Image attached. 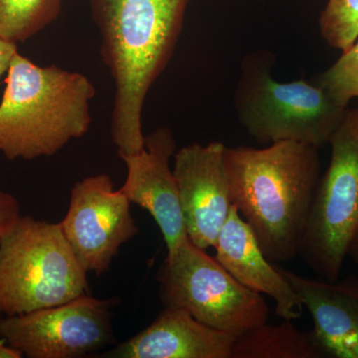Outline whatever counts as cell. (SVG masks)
Returning a JSON list of instances; mask_svg holds the SVG:
<instances>
[{"label": "cell", "mask_w": 358, "mask_h": 358, "mask_svg": "<svg viewBox=\"0 0 358 358\" xmlns=\"http://www.w3.org/2000/svg\"><path fill=\"white\" fill-rule=\"evenodd\" d=\"M189 0H91L101 53L115 85L110 134L119 157L145 147L143 110L166 67Z\"/></svg>", "instance_id": "cell-1"}, {"label": "cell", "mask_w": 358, "mask_h": 358, "mask_svg": "<svg viewBox=\"0 0 358 358\" xmlns=\"http://www.w3.org/2000/svg\"><path fill=\"white\" fill-rule=\"evenodd\" d=\"M224 166L231 202L265 256L272 263L296 258L320 178L319 148L293 141L226 147Z\"/></svg>", "instance_id": "cell-2"}, {"label": "cell", "mask_w": 358, "mask_h": 358, "mask_svg": "<svg viewBox=\"0 0 358 358\" xmlns=\"http://www.w3.org/2000/svg\"><path fill=\"white\" fill-rule=\"evenodd\" d=\"M0 103V152L10 160L51 157L88 133L96 89L81 73L42 67L16 52Z\"/></svg>", "instance_id": "cell-3"}, {"label": "cell", "mask_w": 358, "mask_h": 358, "mask_svg": "<svg viewBox=\"0 0 358 358\" xmlns=\"http://www.w3.org/2000/svg\"><path fill=\"white\" fill-rule=\"evenodd\" d=\"M87 274L60 223L20 216L0 240V317L55 307L89 294Z\"/></svg>", "instance_id": "cell-4"}, {"label": "cell", "mask_w": 358, "mask_h": 358, "mask_svg": "<svg viewBox=\"0 0 358 358\" xmlns=\"http://www.w3.org/2000/svg\"><path fill=\"white\" fill-rule=\"evenodd\" d=\"M238 120L247 133L264 145L293 141L320 148L345 117L339 105L315 82H280L265 59L244 61L235 92Z\"/></svg>", "instance_id": "cell-5"}, {"label": "cell", "mask_w": 358, "mask_h": 358, "mask_svg": "<svg viewBox=\"0 0 358 358\" xmlns=\"http://www.w3.org/2000/svg\"><path fill=\"white\" fill-rule=\"evenodd\" d=\"M160 300L212 329L239 336L268 320L262 294L240 284L186 237L167 253L159 274Z\"/></svg>", "instance_id": "cell-6"}, {"label": "cell", "mask_w": 358, "mask_h": 358, "mask_svg": "<svg viewBox=\"0 0 358 358\" xmlns=\"http://www.w3.org/2000/svg\"><path fill=\"white\" fill-rule=\"evenodd\" d=\"M329 143L331 162L315 188L299 256L336 282L358 227V109L346 110Z\"/></svg>", "instance_id": "cell-7"}, {"label": "cell", "mask_w": 358, "mask_h": 358, "mask_svg": "<svg viewBox=\"0 0 358 358\" xmlns=\"http://www.w3.org/2000/svg\"><path fill=\"white\" fill-rule=\"evenodd\" d=\"M117 299L85 294L74 300L0 319V338L29 358L88 357L114 345L112 308Z\"/></svg>", "instance_id": "cell-8"}, {"label": "cell", "mask_w": 358, "mask_h": 358, "mask_svg": "<svg viewBox=\"0 0 358 358\" xmlns=\"http://www.w3.org/2000/svg\"><path fill=\"white\" fill-rule=\"evenodd\" d=\"M131 204L121 190H115L108 174L89 176L73 186L60 226L87 273L107 272L122 245L138 234Z\"/></svg>", "instance_id": "cell-9"}, {"label": "cell", "mask_w": 358, "mask_h": 358, "mask_svg": "<svg viewBox=\"0 0 358 358\" xmlns=\"http://www.w3.org/2000/svg\"><path fill=\"white\" fill-rule=\"evenodd\" d=\"M219 141L187 145L174 154L173 169L186 234L195 246L213 248L229 216V187Z\"/></svg>", "instance_id": "cell-10"}, {"label": "cell", "mask_w": 358, "mask_h": 358, "mask_svg": "<svg viewBox=\"0 0 358 358\" xmlns=\"http://www.w3.org/2000/svg\"><path fill=\"white\" fill-rule=\"evenodd\" d=\"M176 140L169 129H159L145 138L140 152L121 155L127 178L121 192L131 203L138 205L155 219L171 253L186 234L178 185L171 167Z\"/></svg>", "instance_id": "cell-11"}, {"label": "cell", "mask_w": 358, "mask_h": 358, "mask_svg": "<svg viewBox=\"0 0 358 358\" xmlns=\"http://www.w3.org/2000/svg\"><path fill=\"white\" fill-rule=\"evenodd\" d=\"M279 270L310 313V334L324 357L358 358V279L320 282Z\"/></svg>", "instance_id": "cell-12"}, {"label": "cell", "mask_w": 358, "mask_h": 358, "mask_svg": "<svg viewBox=\"0 0 358 358\" xmlns=\"http://www.w3.org/2000/svg\"><path fill=\"white\" fill-rule=\"evenodd\" d=\"M235 339L181 308H166L141 333L96 357L231 358Z\"/></svg>", "instance_id": "cell-13"}, {"label": "cell", "mask_w": 358, "mask_h": 358, "mask_svg": "<svg viewBox=\"0 0 358 358\" xmlns=\"http://www.w3.org/2000/svg\"><path fill=\"white\" fill-rule=\"evenodd\" d=\"M215 259L244 287L274 300L275 313L282 320L301 317L303 306L279 267L265 256L246 221L232 205L213 247Z\"/></svg>", "instance_id": "cell-14"}, {"label": "cell", "mask_w": 358, "mask_h": 358, "mask_svg": "<svg viewBox=\"0 0 358 358\" xmlns=\"http://www.w3.org/2000/svg\"><path fill=\"white\" fill-rule=\"evenodd\" d=\"M324 357L312 334L303 333L284 320L280 324L267 322L237 336L231 358H320Z\"/></svg>", "instance_id": "cell-15"}, {"label": "cell", "mask_w": 358, "mask_h": 358, "mask_svg": "<svg viewBox=\"0 0 358 358\" xmlns=\"http://www.w3.org/2000/svg\"><path fill=\"white\" fill-rule=\"evenodd\" d=\"M62 0H0V39L16 44L57 20Z\"/></svg>", "instance_id": "cell-16"}, {"label": "cell", "mask_w": 358, "mask_h": 358, "mask_svg": "<svg viewBox=\"0 0 358 358\" xmlns=\"http://www.w3.org/2000/svg\"><path fill=\"white\" fill-rule=\"evenodd\" d=\"M319 25L327 44L348 50L358 38V0H327Z\"/></svg>", "instance_id": "cell-17"}, {"label": "cell", "mask_w": 358, "mask_h": 358, "mask_svg": "<svg viewBox=\"0 0 358 358\" xmlns=\"http://www.w3.org/2000/svg\"><path fill=\"white\" fill-rule=\"evenodd\" d=\"M315 83L343 107L358 98V38Z\"/></svg>", "instance_id": "cell-18"}, {"label": "cell", "mask_w": 358, "mask_h": 358, "mask_svg": "<svg viewBox=\"0 0 358 358\" xmlns=\"http://www.w3.org/2000/svg\"><path fill=\"white\" fill-rule=\"evenodd\" d=\"M21 216L18 200L0 188V240Z\"/></svg>", "instance_id": "cell-19"}, {"label": "cell", "mask_w": 358, "mask_h": 358, "mask_svg": "<svg viewBox=\"0 0 358 358\" xmlns=\"http://www.w3.org/2000/svg\"><path fill=\"white\" fill-rule=\"evenodd\" d=\"M16 52H18L16 44L0 39V79L8 70Z\"/></svg>", "instance_id": "cell-20"}, {"label": "cell", "mask_w": 358, "mask_h": 358, "mask_svg": "<svg viewBox=\"0 0 358 358\" xmlns=\"http://www.w3.org/2000/svg\"><path fill=\"white\" fill-rule=\"evenodd\" d=\"M23 355H21L15 348H11L8 343H6V339L0 338V358H21Z\"/></svg>", "instance_id": "cell-21"}, {"label": "cell", "mask_w": 358, "mask_h": 358, "mask_svg": "<svg viewBox=\"0 0 358 358\" xmlns=\"http://www.w3.org/2000/svg\"><path fill=\"white\" fill-rule=\"evenodd\" d=\"M348 255L352 257L353 262L355 263L358 268V227L357 231H355V235H353L352 242H350Z\"/></svg>", "instance_id": "cell-22"}]
</instances>
